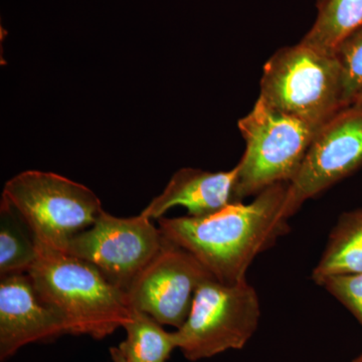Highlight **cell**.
I'll list each match as a JSON object with an SVG mask.
<instances>
[{
	"mask_svg": "<svg viewBox=\"0 0 362 362\" xmlns=\"http://www.w3.org/2000/svg\"><path fill=\"white\" fill-rule=\"evenodd\" d=\"M110 354L112 357V361L113 362H131L129 359L127 358V357L124 356L118 347H112L110 349Z\"/></svg>",
	"mask_w": 362,
	"mask_h": 362,
	"instance_id": "cell-18",
	"label": "cell"
},
{
	"mask_svg": "<svg viewBox=\"0 0 362 362\" xmlns=\"http://www.w3.org/2000/svg\"><path fill=\"white\" fill-rule=\"evenodd\" d=\"M361 166L362 103H352L317 130L301 168L288 183L287 218Z\"/></svg>",
	"mask_w": 362,
	"mask_h": 362,
	"instance_id": "cell-8",
	"label": "cell"
},
{
	"mask_svg": "<svg viewBox=\"0 0 362 362\" xmlns=\"http://www.w3.org/2000/svg\"><path fill=\"white\" fill-rule=\"evenodd\" d=\"M68 334L58 311L40 298L28 273L0 280V359L14 356L30 343Z\"/></svg>",
	"mask_w": 362,
	"mask_h": 362,
	"instance_id": "cell-10",
	"label": "cell"
},
{
	"mask_svg": "<svg viewBox=\"0 0 362 362\" xmlns=\"http://www.w3.org/2000/svg\"><path fill=\"white\" fill-rule=\"evenodd\" d=\"M323 1L324 0H318V6H320V4H322Z\"/></svg>",
	"mask_w": 362,
	"mask_h": 362,
	"instance_id": "cell-21",
	"label": "cell"
},
{
	"mask_svg": "<svg viewBox=\"0 0 362 362\" xmlns=\"http://www.w3.org/2000/svg\"><path fill=\"white\" fill-rule=\"evenodd\" d=\"M288 183H277L211 216L159 218L166 239L190 252L216 280L237 284L246 280L255 259L289 230L285 214Z\"/></svg>",
	"mask_w": 362,
	"mask_h": 362,
	"instance_id": "cell-1",
	"label": "cell"
},
{
	"mask_svg": "<svg viewBox=\"0 0 362 362\" xmlns=\"http://www.w3.org/2000/svg\"><path fill=\"white\" fill-rule=\"evenodd\" d=\"M238 166L228 171L185 168L176 171L158 197L142 211L150 220H159L169 209L181 206L194 218L211 216L235 204Z\"/></svg>",
	"mask_w": 362,
	"mask_h": 362,
	"instance_id": "cell-11",
	"label": "cell"
},
{
	"mask_svg": "<svg viewBox=\"0 0 362 362\" xmlns=\"http://www.w3.org/2000/svg\"><path fill=\"white\" fill-rule=\"evenodd\" d=\"M261 306L247 280L223 284L206 278L197 288L187 321L175 331L177 349L188 361L240 349L256 332Z\"/></svg>",
	"mask_w": 362,
	"mask_h": 362,
	"instance_id": "cell-6",
	"label": "cell"
},
{
	"mask_svg": "<svg viewBox=\"0 0 362 362\" xmlns=\"http://www.w3.org/2000/svg\"><path fill=\"white\" fill-rule=\"evenodd\" d=\"M259 99L281 113L320 128L346 107L335 54L299 42L276 52L264 66Z\"/></svg>",
	"mask_w": 362,
	"mask_h": 362,
	"instance_id": "cell-3",
	"label": "cell"
},
{
	"mask_svg": "<svg viewBox=\"0 0 362 362\" xmlns=\"http://www.w3.org/2000/svg\"><path fill=\"white\" fill-rule=\"evenodd\" d=\"M354 362H362V354L361 356L357 357L356 361H354Z\"/></svg>",
	"mask_w": 362,
	"mask_h": 362,
	"instance_id": "cell-20",
	"label": "cell"
},
{
	"mask_svg": "<svg viewBox=\"0 0 362 362\" xmlns=\"http://www.w3.org/2000/svg\"><path fill=\"white\" fill-rule=\"evenodd\" d=\"M362 325V273L331 276L321 283Z\"/></svg>",
	"mask_w": 362,
	"mask_h": 362,
	"instance_id": "cell-17",
	"label": "cell"
},
{
	"mask_svg": "<svg viewBox=\"0 0 362 362\" xmlns=\"http://www.w3.org/2000/svg\"><path fill=\"white\" fill-rule=\"evenodd\" d=\"M209 277L213 276L190 252L164 237L160 250L136 276L126 297L132 308L180 329L197 288Z\"/></svg>",
	"mask_w": 362,
	"mask_h": 362,
	"instance_id": "cell-9",
	"label": "cell"
},
{
	"mask_svg": "<svg viewBox=\"0 0 362 362\" xmlns=\"http://www.w3.org/2000/svg\"><path fill=\"white\" fill-rule=\"evenodd\" d=\"M302 44L335 54L339 45L362 25V0H324Z\"/></svg>",
	"mask_w": 362,
	"mask_h": 362,
	"instance_id": "cell-13",
	"label": "cell"
},
{
	"mask_svg": "<svg viewBox=\"0 0 362 362\" xmlns=\"http://www.w3.org/2000/svg\"><path fill=\"white\" fill-rule=\"evenodd\" d=\"M1 201L20 216L37 246L61 252L103 211L90 188L39 170L23 171L7 181Z\"/></svg>",
	"mask_w": 362,
	"mask_h": 362,
	"instance_id": "cell-4",
	"label": "cell"
},
{
	"mask_svg": "<svg viewBox=\"0 0 362 362\" xmlns=\"http://www.w3.org/2000/svg\"><path fill=\"white\" fill-rule=\"evenodd\" d=\"M354 103H362V90L358 95H357L356 100H354Z\"/></svg>",
	"mask_w": 362,
	"mask_h": 362,
	"instance_id": "cell-19",
	"label": "cell"
},
{
	"mask_svg": "<svg viewBox=\"0 0 362 362\" xmlns=\"http://www.w3.org/2000/svg\"><path fill=\"white\" fill-rule=\"evenodd\" d=\"M238 126L246 150L237 164V202L277 183L291 182L319 129L275 110L259 98Z\"/></svg>",
	"mask_w": 362,
	"mask_h": 362,
	"instance_id": "cell-5",
	"label": "cell"
},
{
	"mask_svg": "<svg viewBox=\"0 0 362 362\" xmlns=\"http://www.w3.org/2000/svg\"><path fill=\"white\" fill-rule=\"evenodd\" d=\"M358 273H362V209L340 216L311 278L321 285L331 276Z\"/></svg>",
	"mask_w": 362,
	"mask_h": 362,
	"instance_id": "cell-12",
	"label": "cell"
},
{
	"mask_svg": "<svg viewBox=\"0 0 362 362\" xmlns=\"http://www.w3.org/2000/svg\"><path fill=\"white\" fill-rule=\"evenodd\" d=\"M335 56L341 66L344 102L354 103L362 90V25L338 47Z\"/></svg>",
	"mask_w": 362,
	"mask_h": 362,
	"instance_id": "cell-16",
	"label": "cell"
},
{
	"mask_svg": "<svg viewBox=\"0 0 362 362\" xmlns=\"http://www.w3.org/2000/svg\"><path fill=\"white\" fill-rule=\"evenodd\" d=\"M163 240L159 226L141 214L118 218L103 209L89 228L70 240L65 252L92 264L126 293L160 250Z\"/></svg>",
	"mask_w": 362,
	"mask_h": 362,
	"instance_id": "cell-7",
	"label": "cell"
},
{
	"mask_svg": "<svg viewBox=\"0 0 362 362\" xmlns=\"http://www.w3.org/2000/svg\"><path fill=\"white\" fill-rule=\"evenodd\" d=\"M39 256L28 226L6 202L0 204V276L28 273Z\"/></svg>",
	"mask_w": 362,
	"mask_h": 362,
	"instance_id": "cell-15",
	"label": "cell"
},
{
	"mask_svg": "<svg viewBox=\"0 0 362 362\" xmlns=\"http://www.w3.org/2000/svg\"><path fill=\"white\" fill-rule=\"evenodd\" d=\"M126 338L118 349L131 362H168L177 349L175 332H168L162 324L145 312L131 307L129 321L123 326Z\"/></svg>",
	"mask_w": 362,
	"mask_h": 362,
	"instance_id": "cell-14",
	"label": "cell"
},
{
	"mask_svg": "<svg viewBox=\"0 0 362 362\" xmlns=\"http://www.w3.org/2000/svg\"><path fill=\"white\" fill-rule=\"evenodd\" d=\"M37 247L39 256L28 274L40 298L63 317L68 334L103 339L129 321L126 293L96 267L65 252Z\"/></svg>",
	"mask_w": 362,
	"mask_h": 362,
	"instance_id": "cell-2",
	"label": "cell"
}]
</instances>
